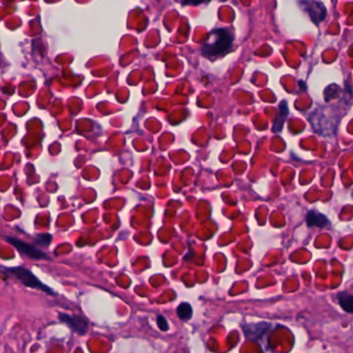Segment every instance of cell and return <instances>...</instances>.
<instances>
[{"instance_id": "6da1fadb", "label": "cell", "mask_w": 353, "mask_h": 353, "mask_svg": "<svg viewBox=\"0 0 353 353\" xmlns=\"http://www.w3.org/2000/svg\"><path fill=\"white\" fill-rule=\"evenodd\" d=\"M232 34L224 28L211 31L202 46V54L205 57L213 58L226 54L232 46Z\"/></svg>"}, {"instance_id": "7a4b0ae2", "label": "cell", "mask_w": 353, "mask_h": 353, "mask_svg": "<svg viewBox=\"0 0 353 353\" xmlns=\"http://www.w3.org/2000/svg\"><path fill=\"white\" fill-rule=\"evenodd\" d=\"M6 272L15 275L23 284L27 287L39 289L42 291H45L47 293H51L52 295H55V292L49 288L48 286H46L43 284L42 282L35 277L29 269L23 267V266H17V267H11V268H6Z\"/></svg>"}, {"instance_id": "3957f363", "label": "cell", "mask_w": 353, "mask_h": 353, "mask_svg": "<svg viewBox=\"0 0 353 353\" xmlns=\"http://www.w3.org/2000/svg\"><path fill=\"white\" fill-rule=\"evenodd\" d=\"M6 239L10 244H13L21 254L25 255L29 258H32V259H47L48 258L42 250L35 248L34 245H31L29 243H26L24 241L19 240L14 237H7Z\"/></svg>"}, {"instance_id": "277c9868", "label": "cell", "mask_w": 353, "mask_h": 353, "mask_svg": "<svg viewBox=\"0 0 353 353\" xmlns=\"http://www.w3.org/2000/svg\"><path fill=\"white\" fill-rule=\"evenodd\" d=\"M59 320L70 327L72 331L79 335H85L88 331L87 321L80 316L68 315L64 313H59Z\"/></svg>"}, {"instance_id": "5b68a950", "label": "cell", "mask_w": 353, "mask_h": 353, "mask_svg": "<svg viewBox=\"0 0 353 353\" xmlns=\"http://www.w3.org/2000/svg\"><path fill=\"white\" fill-rule=\"evenodd\" d=\"M301 8L307 11L310 18L315 23H320L326 16V9L321 2L318 1H300Z\"/></svg>"}, {"instance_id": "8992f818", "label": "cell", "mask_w": 353, "mask_h": 353, "mask_svg": "<svg viewBox=\"0 0 353 353\" xmlns=\"http://www.w3.org/2000/svg\"><path fill=\"white\" fill-rule=\"evenodd\" d=\"M288 115H289L288 104L286 101H282L279 105L278 115H277V118H276V120L274 122V126H273L274 133H279L282 131V128H283L284 122L287 119Z\"/></svg>"}, {"instance_id": "52a82bcc", "label": "cell", "mask_w": 353, "mask_h": 353, "mask_svg": "<svg viewBox=\"0 0 353 353\" xmlns=\"http://www.w3.org/2000/svg\"><path fill=\"white\" fill-rule=\"evenodd\" d=\"M307 223L308 226L310 227H319V228H323L326 227L328 225V220L326 217H324L323 215L317 213L315 210H311L309 211V214L307 216Z\"/></svg>"}, {"instance_id": "ba28073f", "label": "cell", "mask_w": 353, "mask_h": 353, "mask_svg": "<svg viewBox=\"0 0 353 353\" xmlns=\"http://www.w3.org/2000/svg\"><path fill=\"white\" fill-rule=\"evenodd\" d=\"M339 303L342 309L350 314H353V295L348 292H341L338 295Z\"/></svg>"}, {"instance_id": "9c48e42d", "label": "cell", "mask_w": 353, "mask_h": 353, "mask_svg": "<svg viewBox=\"0 0 353 353\" xmlns=\"http://www.w3.org/2000/svg\"><path fill=\"white\" fill-rule=\"evenodd\" d=\"M193 315V310L190 303L187 302H182L178 305L177 308V316L181 320H187L190 319Z\"/></svg>"}, {"instance_id": "30bf717a", "label": "cell", "mask_w": 353, "mask_h": 353, "mask_svg": "<svg viewBox=\"0 0 353 353\" xmlns=\"http://www.w3.org/2000/svg\"><path fill=\"white\" fill-rule=\"evenodd\" d=\"M157 322H158V326H159V328L161 329V331H163V332H167L168 329H169V324H168V321H167V319L165 318V317H164L163 315H159V316H158Z\"/></svg>"}, {"instance_id": "8fae6325", "label": "cell", "mask_w": 353, "mask_h": 353, "mask_svg": "<svg viewBox=\"0 0 353 353\" xmlns=\"http://www.w3.org/2000/svg\"><path fill=\"white\" fill-rule=\"evenodd\" d=\"M51 235L46 234V235H39V236L35 238V241L39 244H43V245H48L51 241Z\"/></svg>"}, {"instance_id": "7c38bea8", "label": "cell", "mask_w": 353, "mask_h": 353, "mask_svg": "<svg viewBox=\"0 0 353 353\" xmlns=\"http://www.w3.org/2000/svg\"><path fill=\"white\" fill-rule=\"evenodd\" d=\"M352 196H353V195H352Z\"/></svg>"}]
</instances>
